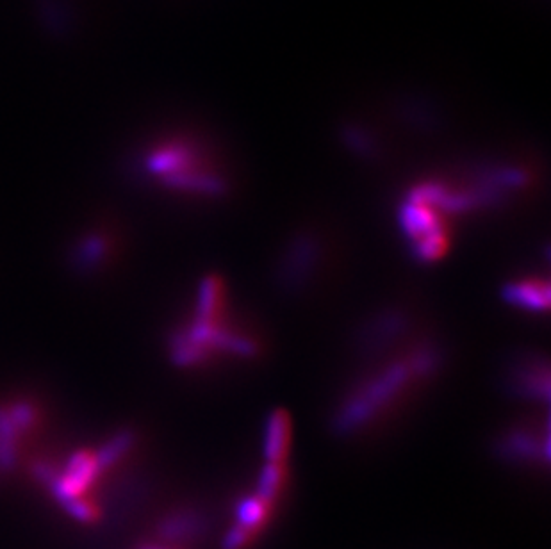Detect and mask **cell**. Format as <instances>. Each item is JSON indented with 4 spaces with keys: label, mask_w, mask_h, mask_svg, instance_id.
I'll return each mask as SVG.
<instances>
[{
    "label": "cell",
    "mask_w": 551,
    "mask_h": 549,
    "mask_svg": "<svg viewBox=\"0 0 551 549\" xmlns=\"http://www.w3.org/2000/svg\"><path fill=\"white\" fill-rule=\"evenodd\" d=\"M370 361L336 407L332 421L339 435L359 434L377 425L432 386L445 369L446 350L436 337L414 334Z\"/></svg>",
    "instance_id": "1"
},
{
    "label": "cell",
    "mask_w": 551,
    "mask_h": 549,
    "mask_svg": "<svg viewBox=\"0 0 551 549\" xmlns=\"http://www.w3.org/2000/svg\"><path fill=\"white\" fill-rule=\"evenodd\" d=\"M170 350L182 368H216L261 359L264 341L232 312L227 282L209 275L200 282L190 321L173 334Z\"/></svg>",
    "instance_id": "2"
},
{
    "label": "cell",
    "mask_w": 551,
    "mask_h": 549,
    "mask_svg": "<svg viewBox=\"0 0 551 549\" xmlns=\"http://www.w3.org/2000/svg\"><path fill=\"white\" fill-rule=\"evenodd\" d=\"M145 164L154 179L186 197L216 202L225 200L232 191L227 164L198 141H165L150 150Z\"/></svg>",
    "instance_id": "3"
},
{
    "label": "cell",
    "mask_w": 551,
    "mask_h": 549,
    "mask_svg": "<svg viewBox=\"0 0 551 549\" xmlns=\"http://www.w3.org/2000/svg\"><path fill=\"white\" fill-rule=\"evenodd\" d=\"M330 263V241L316 229L297 230L280 250L275 277L289 293H304L323 277Z\"/></svg>",
    "instance_id": "4"
},
{
    "label": "cell",
    "mask_w": 551,
    "mask_h": 549,
    "mask_svg": "<svg viewBox=\"0 0 551 549\" xmlns=\"http://www.w3.org/2000/svg\"><path fill=\"white\" fill-rule=\"evenodd\" d=\"M414 332V316L402 305L386 307L379 314L371 316L359 330L357 350L364 357H375L380 353L389 352L403 341L411 339Z\"/></svg>",
    "instance_id": "5"
},
{
    "label": "cell",
    "mask_w": 551,
    "mask_h": 549,
    "mask_svg": "<svg viewBox=\"0 0 551 549\" xmlns=\"http://www.w3.org/2000/svg\"><path fill=\"white\" fill-rule=\"evenodd\" d=\"M507 389L528 402L548 403L550 400V369L546 359L537 353H527L510 362L505 373Z\"/></svg>",
    "instance_id": "6"
},
{
    "label": "cell",
    "mask_w": 551,
    "mask_h": 549,
    "mask_svg": "<svg viewBox=\"0 0 551 549\" xmlns=\"http://www.w3.org/2000/svg\"><path fill=\"white\" fill-rule=\"evenodd\" d=\"M498 451L503 459L514 462H530L548 464L550 459V439H548V427L543 430L535 425H519L510 428L498 439Z\"/></svg>",
    "instance_id": "7"
},
{
    "label": "cell",
    "mask_w": 551,
    "mask_h": 549,
    "mask_svg": "<svg viewBox=\"0 0 551 549\" xmlns=\"http://www.w3.org/2000/svg\"><path fill=\"white\" fill-rule=\"evenodd\" d=\"M505 304L530 316H543L550 307V284L537 275H521L502 287Z\"/></svg>",
    "instance_id": "8"
},
{
    "label": "cell",
    "mask_w": 551,
    "mask_h": 549,
    "mask_svg": "<svg viewBox=\"0 0 551 549\" xmlns=\"http://www.w3.org/2000/svg\"><path fill=\"white\" fill-rule=\"evenodd\" d=\"M99 462L97 455H91L88 451L75 453L72 459L68 460L65 473L61 476L52 478V491L63 505L66 501L81 498L83 494L95 480V475L99 473Z\"/></svg>",
    "instance_id": "9"
},
{
    "label": "cell",
    "mask_w": 551,
    "mask_h": 549,
    "mask_svg": "<svg viewBox=\"0 0 551 549\" xmlns=\"http://www.w3.org/2000/svg\"><path fill=\"white\" fill-rule=\"evenodd\" d=\"M291 419L284 410H275L264 427L263 453L266 462H286L291 450Z\"/></svg>",
    "instance_id": "10"
},
{
    "label": "cell",
    "mask_w": 551,
    "mask_h": 549,
    "mask_svg": "<svg viewBox=\"0 0 551 549\" xmlns=\"http://www.w3.org/2000/svg\"><path fill=\"white\" fill-rule=\"evenodd\" d=\"M272 507V503L264 501L257 494L243 498L236 505V525L243 526L257 535L272 516Z\"/></svg>",
    "instance_id": "11"
},
{
    "label": "cell",
    "mask_w": 551,
    "mask_h": 549,
    "mask_svg": "<svg viewBox=\"0 0 551 549\" xmlns=\"http://www.w3.org/2000/svg\"><path fill=\"white\" fill-rule=\"evenodd\" d=\"M288 478V469L286 462H266V466L261 469L259 478H257V489L255 494L264 501L275 505L279 500L280 492L284 489Z\"/></svg>",
    "instance_id": "12"
},
{
    "label": "cell",
    "mask_w": 551,
    "mask_h": 549,
    "mask_svg": "<svg viewBox=\"0 0 551 549\" xmlns=\"http://www.w3.org/2000/svg\"><path fill=\"white\" fill-rule=\"evenodd\" d=\"M132 435L122 434L116 435L115 439L111 443L107 444L106 448L97 453V462H99V468L104 469L107 466H111L115 460L120 459L124 455L125 451L131 448Z\"/></svg>",
    "instance_id": "13"
},
{
    "label": "cell",
    "mask_w": 551,
    "mask_h": 549,
    "mask_svg": "<svg viewBox=\"0 0 551 549\" xmlns=\"http://www.w3.org/2000/svg\"><path fill=\"white\" fill-rule=\"evenodd\" d=\"M193 530H197V521L193 516H175L170 517L165 521V525L161 528V533L165 539H182L186 535H191Z\"/></svg>",
    "instance_id": "14"
},
{
    "label": "cell",
    "mask_w": 551,
    "mask_h": 549,
    "mask_svg": "<svg viewBox=\"0 0 551 549\" xmlns=\"http://www.w3.org/2000/svg\"><path fill=\"white\" fill-rule=\"evenodd\" d=\"M255 533L243 526L234 525L223 537V549H245L254 542Z\"/></svg>",
    "instance_id": "15"
},
{
    "label": "cell",
    "mask_w": 551,
    "mask_h": 549,
    "mask_svg": "<svg viewBox=\"0 0 551 549\" xmlns=\"http://www.w3.org/2000/svg\"><path fill=\"white\" fill-rule=\"evenodd\" d=\"M65 507L75 519L84 521V523H90V521L97 519V509L91 505L90 501L75 498V500L66 501Z\"/></svg>",
    "instance_id": "16"
},
{
    "label": "cell",
    "mask_w": 551,
    "mask_h": 549,
    "mask_svg": "<svg viewBox=\"0 0 551 549\" xmlns=\"http://www.w3.org/2000/svg\"><path fill=\"white\" fill-rule=\"evenodd\" d=\"M143 549H159V548H143Z\"/></svg>",
    "instance_id": "17"
}]
</instances>
